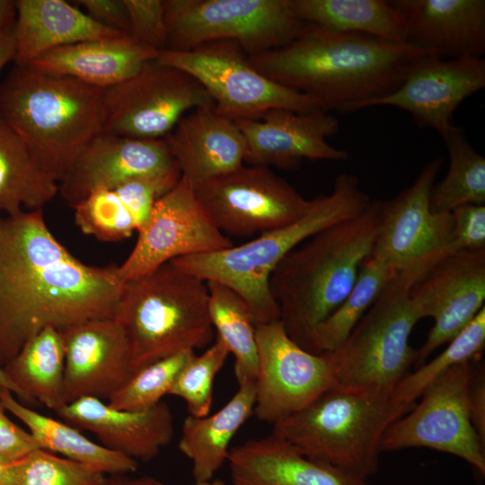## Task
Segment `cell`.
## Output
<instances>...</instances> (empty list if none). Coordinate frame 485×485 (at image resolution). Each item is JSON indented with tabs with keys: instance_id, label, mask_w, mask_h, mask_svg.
<instances>
[{
	"instance_id": "cell-36",
	"label": "cell",
	"mask_w": 485,
	"mask_h": 485,
	"mask_svg": "<svg viewBox=\"0 0 485 485\" xmlns=\"http://www.w3.org/2000/svg\"><path fill=\"white\" fill-rule=\"evenodd\" d=\"M485 347V306L461 331L438 356L409 373L392 392V400L402 406L415 404L423 390L455 365L474 361Z\"/></svg>"
},
{
	"instance_id": "cell-28",
	"label": "cell",
	"mask_w": 485,
	"mask_h": 485,
	"mask_svg": "<svg viewBox=\"0 0 485 485\" xmlns=\"http://www.w3.org/2000/svg\"><path fill=\"white\" fill-rule=\"evenodd\" d=\"M255 393V381L245 382L212 415L184 419L178 446L191 462L195 481L212 480L227 461L232 439L253 414Z\"/></svg>"
},
{
	"instance_id": "cell-9",
	"label": "cell",
	"mask_w": 485,
	"mask_h": 485,
	"mask_svg": "<svg viewBox=\"0 0 485 485\" xmlns=\"http://www.w3.org/2000/svg\"><path fill=\"white\" fill-rule=\"evenodd\" d=\"M165 50L186 51L216 40L236 42L248 57L279 48L308 23L291 0H163Z\"/></svg>"
},
{
	"instance_id": "cell-27",
	"label": "cell",
	"mask_w": 485,
	"mask_h": 485,
	"mask_svg": "<svg viewBox=\"0 0 485 485\" xmlns=\"http://www.w3.org/2000/svg\"><path fill=\"white\" fill-rule=\"evenodd\" d=\"M14 6L15 66H26L66 45L128 35L95 22L64 0H17Z\"/></svg>"
},
{
	"instance_id": "cell-32",
	"label": "cell",
	"mask_w": 485,
	"mask_h": 485,
	"mask_svg": "<svg viewBox=\"0 0 485 485\" xmlns=\"http://www.w3.org/2000/svg\"><path fill=\"white\" fill-rule=\"evenodd\" d=\"M58 183L37 163L22 140L0 118V214L41 210Z\"/></svg>"
},
{
	"instance_id": "cell-42",
	"label": "cell",
	"mask_w": 485,
	"mask_h": 485,
	"mask_svg": "<svg viewBox=\"0 0 485 485\" xmlns=\"http://www.w3.org/2000/svg\"><path fill=\"white\" fill-rule=\"evenodd\" d=\"M453 220L452 251L485 250V206L468 204L451 212Z\"/></svg>"
},
{
	"instance_id": "cell-11",
	"label": "cell",
	"mask_w": 485,
	"mask_h": 485,
	"mask_svg": "<svg viewBox=\"0 0 485 485\" xmlns=\"http://www.w3.org/2000/svg\"><path fill=\"white\" fill-rule=\"evenodd\" d=\"M214 107L187 73L147 61L131 77L102 90L101 132L135 139H163L188 111Z\"/></svg>"
},
{
	"instance_id": "cell-44",
	"label": "cell",
	"mask_w": 485,
	"mask_h": 485,
	"mask_svg": "<svg viewBox=\"0 0 485 485\" xmlns=\"http://www.w3.org/2000/svg\"><path fill=\"white\" fill-rule=\"evenodd\" d=\"M75 3L83 6L84 13L95 22L129 35V17L124 0H78Z\"/></svg>"
},
{
	"instance_id": "cell-15",
	"label": "cell",
	"mask_w": 485,
	"mask_h": 485,
	"mask_svg": "<svg viewBox=\"0 0 485 485\" xmlns=\"http://www.w3.org/2000/svg\"><path fill=\"white\" fill-rule=\"evenodd\" d=\"M137 233L132 251L117 269L121 284L172 260L233 246L231 240L212 222L192 187L181 178L156 200Z\"/></svg>"
},
{
	"instance_id": "cell-17",
	"label": "cell",
	"mask_w": 485,
	"mask_h": 485,
	"mask_svg": "<svg viewBox=\"0 0 485 485\" xmlns=\"http://www.w3.org/2000/svg\"><path fill=\"white\" fill-rule=\"evenodd\" d=\"M410 298L420 319L434 320L426 341L417 349L415 365L419 367L484 307L485 250L448 254L411 286Z\"/></svg>"
},
{
	"instance_id": "cell-37",
	"label": "cell",
	"mask_w": 485,
	"mask_h": 485,
	"mask_svg": "<svg viewBox=\"0 0 485 485\" xmlns=\"http://www.w3.org/2000/svg\"><path fill=\"white\" fill-rule=\"evenodd\" d=\"M73 208L75 225L82 233L101 242L121 241L142 225L119 187L98 190Z\"/></svg>"
},
{
	"instance_id": "cell-23",
	"label": "cell",
	"mask_w": 485,
	"mask_h": 485,
	"mask_svg": "<svg viewBox=\"0 0 485 485\" xmlns=\"http://www.w3.org/2000/svg\"><path fill=\"white\" fill-rule=\"evenodd\" d=\"M57 414L94 434L104 447L136 461L155 458L174 434L173 415L163 401L147 410L128 411L84 397L66 404Z\"/></svg>"
},
{
	"instance_id": "cell-8",
	"label": "cell",
	"mask_w": 485,
	"mask_h": 485,
	"mask_svg": "<svg viewBox=\"0 0 485 485\" xmlns=\"http://www.w3.org/2000/svg\"><path fill=\"white\" fill-rule=\"evenodd\" d=\"M420 269L398 271L334 350L326 352L334 385L340 389L391 394L415 365L410 345L419 314L410 298Z\"/></svg>"
},
{
	"instance_id": "cell-18",
	"label": "cell",
	"mask_w": 485,
	"mask_h": 485,
	"mask_svg": "<svg viewBox=\"0 0 485 485\" xmlns=\"http://www.w3.org/2000/svg\"><path fill=\"white\" fill-rule=\"evenodd\" d=\"M245 139L244 163L252 166L293 171L304 160L347 161L346 150L326 139L339 130L330 112H295L275 109L260 119L234 120Z\"/></svg>"
},
{
	"instance_id": "cell-6",
	"label": "cell",
	"mask_w": 485,
	"mask_h": 485,
	"mask_svg": "<svg viewBox=\"0 0 485 485\" xmlns=\"http://www.w3.org/2000/svg\"><path fill=\"white\" fill-rule=\"evenodd\" d=\"M114 319L127 335L134 373L214 338L207 283L171 261L123 284Z\"/></svg>"
},
{
	"instance_id": "cell-34",
	"label": "cell",
	"mask_w": 485,
	"mask_h": 485,
	"mask_svg": "<svg viewBox=\"0 0 485 485\" xmlns=\"http://www.w3.org/2000/svg\"><path fill=\"white\" fill-rule=\"evenodd\" d=\"M209 314L216 337L234 357V375L239 384L255 381L259 358L256 325L246 302L231 288L208 281Z\"/></svg>"
},
{
	"instance_id": "cell-50",
	"label": "cell",
	"mask_w": 485,
	"mask_h": 485,
	"mask_svg": "<svg viewBox=\"0 0 485 485\" xmlns=\"http://www.w3.org/2000/svg\"><path fill=\"white\" fill-rule=\"evenodd\" d=\"M0 387L5 388L9 391H11L13 394L18 396V392L14 385L10 382V380L6 377L5 374L4 373V370L2 366H0Z\"/></svg>"
},
{
	"instance_id": "cell-3",
	"label": "cell",
	"mask_w": 485,
	"mask_h": 485,
	"mask_svg": "<svg viewBox=\"0 0 485 485\" xmlns=\"http://www.w3.org/2000/svg\"><path fill=\"white\" fill-rule=\"evenodd\" d=\"M382 201L331 225L290 251L273 269L269 292L287 335L303 348L313 328L332 313L371 255Z\"/></svg>"
},
{
	"instance_id": "cell-4",
	"label": "cell",
	"mask_w": 485,
	"mask_h": 485,
	"mask_svg": "<svg viewBox=\"0 0 485 485\" xmlns=\"http://www.w3.org/2000/svg\"><path fill=\"white\" fill-rule=\"evenodd\" d=\"M102 90L14 66L0 84V118L59 185L101 132Z\"/></svg>"
},
{
	"instance_id": "cell-14",
	"label": "cell",
	"mask_w": 485,
	"mask_h": 485,
	"mask_svg": "<svg viewBox=\"0 0 485 485\" xmlns=\"http://www.w3.org/2000/svg\"><path fill=\"white\" fill-rule=\"evenodd\" d=\"M443 160L428 162L414 182L390 200L382 201L380 222L371 255L396 271L427 272L452 253L451 213H435L430 192Z\"/></svg>"
},
{
	"instance_id": "cell-20",
	"label": "cell",
	"mask_w": 485,
	"mask_h": 485,
	"mask_svg": "<svg viewBox=\"0 0 485 485\" xmlns=\"http://www.w3.org/2000/svg\"><path fill=\"white\" fill-rule=\"evenodd\" d=\"M181 176L163 139H135L100 132L86 146L58 193L72 207L91 193L142 177Z\"/></svg>"
},
{
	"instance_id": "cell-51",
	"label": "cell",
	"mask_w": 485,
	"mask_h": 485,
	"mask_svg": "<svg viewBox=\"0 0 485 485\" xmlns=\"http://www.w3.org/2000/svg\"><path fill=\"white\" fill-rule=\"evenodd\" d=\"M162 485H167L162 482ZM193 485H225V482L220 479H212L204 481H195Z\"/></svg>"
},
{
	"instance_id": "cell-47",
	"label": "cell",
	"mask_w": 485,
	"mask_h": 485,
	"mask_svg": "<svg viewBox=\"0 0 485 485\" xmlns=\"http://www.w3.org/2000/svg\"><path fill=\"white\" fill-rule=\"evenodd\" d=\"M22 459L12 460L0 456V485H18Z\"/></svg>"
},
{
	"instance_id": "cell-39",
	"label": "cell",
	"mask_w": 485,
	"mask_h": 485,
	"mask_svg": "<svg viewBox=\"0 0 485 485\" xmlns=\"http://www.w3.org/2000/svg\"><path fill=\"white\" fill-rule=\"evenodd\" d=\"M228 355L227 347L216 337L202 354L197 356L194 353L178 374L170 395L181 398L190 415L204 417L209 414L214 380Z\"/></svg>"
},
{
	"instance_id": "cell-13",
	"label": "cell",
	"mask_w": 485,
	"mask_h": 485,
	"mask_svg": "<svg viewBox=\"0 0 485 485\" xmlns=\"http://www.w3.org/2000/svg\"><path fill=\"white\" fill-rule=\"evenodd\" d=\"M193 190L215 225L224 234L237 237L287 225L313 205V199L263 166L242 165Z\"/></svg>"
},
{
	"instance_id": "cell-5",
	"label": "cell",
	"mask_w": 485,
	"mask_h": 485,
	"mask_svg": "<svg viewBox=\"0 0 485 485\" xmlns=\"http://www.w3.org/2000/svg\"><path fill=\"white\" fill-rule=\"evenodd\" d=\"M359 178L341 173L330 194L313 198L309 211L295 222L259 234L230 248L171 260L180 269L198 278L220 283L236 292L247 304L256 326L280 319L269 288V277L293 249L322 230L350 219L370 204Z\"/></svg>"
},
{
	"instance_id": "cell-29",
	"label": "cell",
	"mask_w": 485,
	"mask_h": 485,
	"mask_svg": "<svg viewBox=\"0 0 485 485\" xmlns=\"http://www.w3.org/2000/svg\"><path fill=\"white\" fill-rule=\"evenodd\" d=\"M0 401L6 411L27 427L40 449L58 454L105 474H128L137 470V461L92 441L69 423L24 406L5 388L0 387Z\"/></svg>"
},
{
	"instance_id": "cell-46",
	"label": "cell",
	"mask_w": 485,
	"mask_h": 485,
	"mask_svg": "<svg viewBox=\"0 0 485 485\" xmlns=\"http://www.w3.org/2000/svg\"><path fill=\"white\" fill-rule=\"evenodd\" d=\"M13 24L14 21L0 31V72L14 57Z\"/></svg>"
},
{
	"instance_id": "cell-19",
	"label": "cell",
	"mask_w": 485,
	"mask_h": 485,
	"mask_svg": "<svg viewBox=\"0 0 485 485\" xmlns=\"http://www.w3.org/2000/svg\"><path fill=\"white\" fill-rule=\"evenodd\" d=\"M485 87L483 58L440 59L426 55L416 62L402 84L392 93L368 102L407 111L419 127L442 137L452 125L461 103Z\"/></svg>"
},
{
	"instance_id": "cell-25",
	"label": "cell",
	"mask_w": 485,
	"mask_h": 485,
	"mask_svg": "<svg viewBox=\"0 0 485 485\" xmlns=\"http://www.w3.org/2000/svg\"><path fill=\"white\" fill-rule=\"evenodd\" d=\"M233 485H369L366 479L300 452L270 435L229 451Z\"/></svg>"
},
{
	"instance_id": "cell-49",
	"label": "cell",
	"mask_w": 485,
	"mask_h": 485,
	"mask_svg": "<svg viewBox=\"0 0 485 485\" xmlns=\"http://www.w3.org/2000/svg\"><path fill=\"white\" fill-rule=\"evenodd\" d=\"M15 18L14 1L0 0V31Z\"/></svg>"
},
{
	"instance_id": "cell-16",
	"label": "cell",
	"mask_w": 485,
	"mask_h": 485,
	"mask_svg": "<svg viewBox=\"0 0 485 485\" xmlns=\"http://www.w3.org/2000/svg\"><path fill=\"white\" fill-rule=\"evenodd\" d=\"M259 369L253 413L275 423L302 410L334 385L327 353L303 348L280 320L256 326Z\"/></svg>"
},
{
	"instance_id": "cell-43",
	"label": "cell",
	"mask_w": 485,
	"mask_h": 485,
	"mask_svg": "<svg viewBox=\"0 0 485 485\" xmlns=\"http://www.w3.org/2000/svg\"><path fill=\"white\" fill-rule=\"evenodd\" d=\"M38 448L30 432L9 419L0 401V456L20 460Z\"/></svg>"
},
{
	"instance_id": "cell-24",
	"label": "cell",
	"mask_w": 485,
	"mask_h": 485,
	"mask_svg": "<svg viewBox=\"0 0 485 485\" xmlns=\"http://www.w3.org/2000/svg\"><path fill=\"white\" fill-rule=\"evenodd\" d=\"M181 179L194 189L243 165L245 139L235 121L217 114L214 107L184 115L164 137Z\"/></svg>"
},
{
	"instance_id": "cell-40",
	"label": "cell",
	"mask_w": 485,
	"mask_h": 485,
	"mask_svg": "<svg viewBox=\"0 0 485 485\" xmlns=\"http://www.w3.org/2000/svg\"><path fill=\"white\" fill-rule=\"evenodd\" d=\"M105 473L38 448L21 460L18 485H105Z\"/></svg>"
},
{
	"instance_id": "cell-22",
	"label": "cell",
	"mask_w": 485,
	"mask_h": 485,
	"mask_svg": "<svg viewBox=\"0 0 485 485\" xmlns=\"http://www.w3.org/2000/svg\"><path fill=\"white\" fill-rule=\"evenodd\" d=\"M402 16L407 43L440 59L481 58L484 0H391Z\"/></svg>"
},
{
	"instance_id": "cell-21",
	"label": "cell",
	"mask_w": 485,
	"mask_h": 485,
	"mask_svg": "<svg viewBox=\"0 0 485 485\" xmlns=\"http://www.w3.org/2000/svg\"><path fill=\"white\" fill-rule=\"evenodd\" d=\"M61 334L66 404L84 397L108 400L133 375L129 343L116 319L87 321Z\"/></svg>"
},
{
	"instance_id": "cell-10",
	"label": "cell",
	"mask_w": 485,
	"mask_h": 485,
	"mask_svg": "<svg viewBox=\"0 0 485 485\" xmlns=\"http://www.w3.org/2000/svg\"><path fill=\"white\" fill-rule=\"evenodd\" d=\"M156 59L191 75L212 99L215 111L233 120L260 119L275 109L322 110L316 101L260 73L234 41H211L186 51L163 50Z\"/></svg>"
},
{
	"instance_id": "cell-41",
	"label": "cell",
	"mask_w": 485,
	"mask_h": 485,
	"mask_svg": "<svg viewBox=\"0 0 485 485\" xmlns=\"http://www.w3.org/2000/svg\"><path fill=\"white\" fill-rule=\"evenodd\" d=\"M129 17V36L144 47L167 48L163 0H124Z\"/></svg>"
},
{
	"instance_id": "cell-30",
	"label": "cell",
	"mask_w": 485,
	"mask_h": 485,
	"mask_svg": "<svg viewBox=\"0 0 485 485\" xmlns=\"http://www.w3.org/2000/svg\"><path fill=\"white\" fill-rule=\"evenodd\" d=\"M22 400L56 413L64 398L65 348L61 331L48 327L29 340L3 367Z\"/></svg>"
},
{
	"instance_id": "cell-1",
	"label": "cell",
	"mask_w": 485,
	"mask_h": 485,
	"mask_svg": "<svg viewBox=\"0 0 485 485\" xmlns=\"http://www.w3.org/2000/svg\"><path fill=\"white\" fill-rule=\"evenodd\" d=\"M117 269L75 258L42 209L0 214V366L48 327L114 318L123 287Z\"/></svg>"
},
{
	"instance_id": "cell-48",
	"label": "cell",
	"mask_w": 485,
	"mask_h": 485,
	"mask_svg": "<svg viewBox=\"0 0 485 485\" xmlns=\"http://www.w3.org/2000/svg\"><path fill=\"white\" fill-rule=\"evenodd\" d=\"M105 485H162V481L149 476L129 477L127 474L110 475Z\"/></svg>"
},
{
	"instance_id": "cell-35",
	"label": "cell",
	"mask_w": 485,
	"mask_h": 485,
	"mask_svg": "<svg viewBox=\"0 0 485 485\" xmlns=\"http://www.w3.org/2000/svg\"><path fill=\"white\" fill-rule=\"evenodd\" d=\"M443 139L449 154V168L445 177L431 189V210L451 213L463 205H484V157L471 146L462 128L452 124Z\"/></svg>"
},
{
	"instance_id": "cell-12",
	"label": "cell",
	"mask_w": 485,
	"mask_h": 485,
	"mask_svg": "<svg viewBox=\"0 0 485 485\" xmlns=\"http://www.w3.org/2000/svg\"><path fill=\"white\" fill-rule=\"evenodd\" d=\"M471 363L448 369L421 392L420 401L386 428L381 452L427 447L455 455L485 473V445L471 420Z\"/></svg>"
},
{
	"instance_id": "cell-45",
	"label": "cell",
	"mask_w": 485,
	"mask_h": 485,
	"mask_svg": "<svg viewBox=\"0 0 485 485\" xmlns=\"http://www.w3.org/2000/svg\"><path fill=\"white\" fill-rule=\"evenodd\" d=\"M469 408L472 426L485 445V371L481 365L471 363L469 381Z\"/></svg>"
},
{
	"instance_id": "cell-38",
	"label": "cell",
	"mask_w": 485,
	"mask_h": 485,
	"mask_svg": "<svg viewBox=\"0 0 485 485\" xmlns=\"http://www.w3.org/2000/svg\"><path fill=\"white\" fill-rule=\"evenodd\" d=\"M194 351H184L155 361L135 372L107 404L117 410H147L170 394L176 377Z\"/></svg>"
},
{
	"instance_id": "cell-26",
	"label": "cell",
	"mask_w": 485,
	"mask_h": 485,
	"mask_svg": "<svg viewBox=\"0 0 485 485\" xmlns=\"http://www.w3.org/2000/svg\"><path fill=\"white\" fill-rule=\"evenodd\" d=\"M158 55L159 51L139 45L129 35H122L59 47L26 66L106 89L131 77Z\"/></svg>"
},
{
	"instance_id": "cell-31",
	"label": "cell",
	"mask_w": 485,
	"mask_h": 485,
	"mask_svg": "<svg viewBox=\"0 0 485 485\" xmlns=\"http://www.w3.org/2000/svg\"><path fill=\"white\" fill-rule=\"evenodd\" d=\"M291 6L295 15L306 23L407 43L404 20L390 1L291 0Z\"/></svg>"
},
{
	"instance_id": "cell-7",
	"label": "cell",
	"mask_w": 485,
	"mask_h": 485,
	"mask_svg": "<svg viewBox=\"0 0 485 485\" xmlns=\"http://www.w3.org/2000/svg\"><path fill=\"white\" fill-rule=\"evenodd\" d=\"M413 406L398 404L391 394L331 387L275 423L272 435L308 457L367 480L379 468L386 428Z\"/></svg>"
},
{
	"instance_id": "cell-33",
	"label": "cell",
	"mask_w": 485,
	"mask_h": 485,
	"mask_svg": "<svg viewBox=\"0 0 485 485\" xmlns=\"http://www.w3.org/2000/svg\"><path fill=\"white\" fill-rule=\"evenodd\" d=\"M397 272L384 260L370 255L362 264L349 294L332 313L313 328L304 349L314 354L336 349Z\"/></svg>"
},
{
	"instance_id": "cell-2",
	"label": "cell",
	"mask_w": 485,
	"mask_h": 485,
	"mask_svg": "<svg viewBox=\"0 0 485 485\" xmlns=\"http://www.w3.org/2000/svg\"><path fill=\"white\" fill-rule=\"evenodd\" d=\"M425 51L308 23L290 42L248 57L263 75L316 101L325 112H352L399 88Z\"/></svg>"
}]
</instances>
